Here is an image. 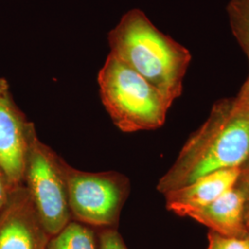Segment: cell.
Wrapping results in <instances>:
<instances>
[{"instance_id": "6da1fadb", "label": "cell", "mask_w": 249, "mask_h": 249, "mask_svg": "<svg viewBox=\"0 0 249 249\" xmlns=\"http://www.w3.org/2000/svg\"><path fill=\"white\" fill-rule=\"evenodd\" d=\"M249 158V109L235 97L216 102L210 116L182 148L160 178L157 189L165 195L216 171L239 168Z\"/></svg>"}, {"instance_id": "7a4b0ae2", "label": "cell", "mask_w": 249, "mask_h": 249, "mask_svg": "<svg viewBox=\"0 0 249 249\" xmlns=\"http://www.w3.org/2000/svg\"><path fill=\"white\" fill-rule=\"evenodd\" d=\"M108 43L112 55L139 73L171 105L180 97L191 53L161 33L141 9L124 14L108 34Z\"/></svg>"}, {"instance_id": "3957f363", "label": "cell", "mask_w": 249, "mask_h": 249, "mask_svg": "<svg viewBox=\"0 0 249 249\" xmlns=\"http://www.w3.org/2000/svg\"><path fill=\"white\" fill-rule=\"evenodd\" d=\"M98 84L107 113L121 131L153 130L165 122L172 105L151 83L111 53L99 71Z\"/></svg>"}, {"instance_id": "277c9868", "label": "cell", "mask_w": 249, "mask_h": 249, "mask_svg": "<svg viewBox=\"0 0 249 249\" xmlns=\"http://www.w3.org/2000/svg\"><path fill=\"white\" fill-rule=\"evenodd\" d=\"M65 160L30 130L23 185L30 194L45 230L52 237L71 222Z\"/></svg>"}, {"instance_id": "5b68a950", "label": "cell", "mask_w": 249, "mask_h": 249, "mask_svg": "<svg viewBox=\"0 0 249 249\" xmlns=\"http://www.w3.org/2000/svg\"><path fill=\"white\" fill-rule=\"evenodd\" d=\"M64 170L71 217L97 227L116 224L129 193L128 179L116 172H82L66 161Z\"/></svg>"}, {"instance_id": "8992f818", "label": "cell", "mask_w": 249, "mask_h": 249, "mask_svg": "<svg viewBox=\"0 0 249 249\" xmlns=\"http://www.w3.org/2000/svg\"><path fill=\"white\" fill-rule=\"evenodd\" d=\"M50 238L26 187L16 186L0 212V249H46Z\"/></svg>"}, {"instance_id": "52a82bcc", "label": "cell", "mask_w": 249, "mask_h": 249, "mask_svg": "<svg viewBox=\"0 0 249 249\" xmlns=\"http://www.w3.org/2000/svg\"><path fill=\"white\" fill-rule=\"evenodd\" d=\"M33 125L16 106L8 81L0 79V169L14 186L23 184L29 134Z\"/></svg>"}, {"instance_id": "ba28073f", "label": "cell", "mask_w": 249, "mask_h": 249, "mask_svg": "<svg viewBox=\"0 0 249 249\" xmlns=\"http://www.w3.org/2000/svg\"><path fill=\"white\" fill-rule=\"evenodd\" d=\"M238 176L237 167L216 171L197 178L187 186L166 193V208L179 216L187 217L234 187Z\"/></svg>"}, {"instance_id": "9c48e42d", "label": "cell", "mask_w": 249, "mask_h": 249, "mask_svg": "<svg viewBox=\"0 0 249 249\" xmlns=\"http://www.w3.org/2000/svg\"><path fill=\"white\" fill-rule=\"evenodd\" d=\"M187 217L222 235L249 238L245 213V199L235 185L213 202L192 212Z\"/></svg>"}, {"instance_id": "30bf717a", "label": "cell", "mask_w": 249, "mask_h": 249, "mask_svg": "<svg viewBox=\"0 0 249 249\" xmlns=\"http://www.w3.org/2000/svg\"><path fill=\"white\" fill-rule=\"evenodd\" d=\"M46 249H99V246L94 231L89 227L71 221L50 238Z\"/></svg>"}, {"instance_id": "8fae6325", "label": "cell", "mask_w": 249, "mask_h": 249, "mask_svg": "<svg viewBox=\"0 0 249 249\" xmlns=\"http://www.w3.org/2000/svg\"><path fill=\"white\" fill-rule=\"evenodd\" d=\"M227 13L232 35L249 63V0H230L227 5Z\"/></svg>"}, {"instance_id": "7c38bea8", "label": "cell", "mask_w": 249, "mask_h": 249, "mask_svg": "<svg viewBox=\"0 0 249 249\" xmlns=\"http://www.w3.org/2000/svg\"><path fill=\"white\" fill-rule=\"evenodd\" d=\"M207 249H249V238L229 237L210 231Z\"/></svg>"}, {"instance_id": "4fadbf2b", "label": "cell", "mask_w": 249, "mask_h": 249, "mask_svg": "<svg viewBox=\"0 0 249 249\" xmlns=\"http://www.w3.org/2000/svg\"><path fill=\"white\" fill-rule=\"evenodd\" d=\"M235 187L239 188L245 199V213L249 237V158L239 167V176Z\"/></svg>"}, {"instance_id": "5bb4252c", "label": "cell", "mask_w": 249, "mask_h": 249, "mask_svg": "<svg viewBox=\"0 0 249 249\" xmlns=\"http://www.w3.org/2000/svg\"><path fill=\"white\" fill-rule=\"evenodd\" d=\"M99 249H127V248L118 231L108 228L100 233Z\"/></svg>"}, {"instance_id": "9a60e30c", "label": "cell", "mask_w": 249, "mask_h": 249, "mask_svg": "<svg viewBox=\"0 0 249 249\" xmlns=\"http://www.w3.org/2000/svg\"><path fill=\"white\" fill-rule=\"evenodd\" d=\"M15 187L16 186H14L9 181V178H7L4 172L0 169V212L3 210L5 205L7 204L9 196Z\"/></svg>"}, {"instance_id": "2e32d148", "label": "cell", "mask_w": 249, "mask_h": 249, "mask_svg": "<svg viewBox=\"0 0 249 249\" xmlns=\"http://www.w3.org/2000/svg\"><path fill=\"white\" fill-rule=\"evenodd\" d=\"M235 98L237 99V101L243 107L249 109V74L248 79L243 84L239 93L235 96Z\"/></svg>"}]
</instances>
